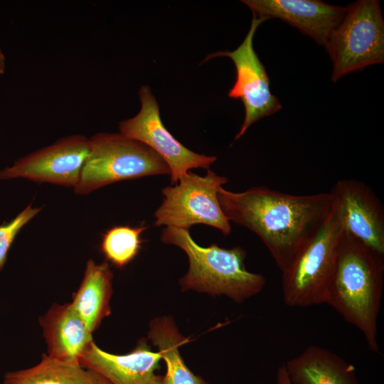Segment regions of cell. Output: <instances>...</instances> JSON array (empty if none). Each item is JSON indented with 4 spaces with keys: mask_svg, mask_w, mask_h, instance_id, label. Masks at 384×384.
I'll list each match as a JSON object with an SVG mask.
<instances>
[{
    "mask_svg": "<svg viewBox=\"0 0 384 384\" xmlns=\"http://www.w3.org/2000/svg\"><path fill=\"white\" fill-rule=\"evenodd\" d=\"M220 208L229 221L255 233L282 272L331 212V192L293 195L265 186L242 192L221 187Z\"/></svg>",
    "mask_w": 384,
    "mask_h": 384,
    "instance_id": "obj_1",
    "label": "cell"
},
{
    "mask_svg": "<svg viewBox=\"0 0 384 384\" xmlns=\"http://www.w3.org/2000/svg\"><path fill=\"white\" fill-rule=\"evenodd\" d=\"M383 284L384 254L342 230L325 304L361 331L373 353Z\"/></svg>",
    "mask_w": 384,
    "mask_h": 384,
    "instance_id": "obj_2",
    "label": "cell"
},
{
    "mask_svg": "<svg viewBox=\"0 0 384 384\" xmlns=\"http://www.w3.org/2000/svg\"><path fill=\"white\" fill-rule=\"evenodd\" d=\"M161 240L180 247L188 257V272L179 279L183 291L225 295L240 303L260 293L265 285L262 274L246 269V251L240 246L230 249L215 244L201 247L193 240L189 230L174 226L163 230Z\"/></svg>",
    "mask_w": 384,
    "mask_h": 384,
    "instance_id": "obj_3",
    "label": "cell"
},
{
    "mask_svg": "<svg viewBox=\"0 0 384 384\" xmlns=\"http://www.w3.org/2000/svg\"><path fill=\"white\" fill-rule=\"evenodd\" d=\"M342 230L333 203L324 223L282 272L286 305L308 307L325 304Z\"/></svg>",
    "mask_w": 384,
    "mask_h": 384,
    "instance_id": "obj_4",
    "label": "cell"
},
{
    "mask_svg": "<svg viewBox=\"0 0 384 384\" xmlns=\"http://www.w3.org/2000/svg\"><path fill=\"white\" fill-rule=\"evenodd\" d=\"M89 141L90 154L74 188L78 194H88L121 181L171 174L153 149L122 133H98Z\"/></svg>",
    "mask_w": 384,
    "mask_h": 384,
    "instance_id": "obj_5",
    "label": "cell"
},
{
    "mask_svg": "<svg viewBox=\"0 0 384 384\" xmlns=\"http://www.w3.org/2000/svg\"><path fill=\"white\" fill-rule=\"evenodd\" d=\"M333 63L331 80L384 62V21L378 0H358L330 36L326 47Z\"/></svg>",
    "mask_w": 384,
    "mask_h": 384,
    "instance_id": "obj_6",
    "label": "cell"
},
{
    "mask_svg": "<svg viewBox=\"0 0 384 384\" xmlns=\"http://www.w3.org/2000/svg\"><path fill=\"white\" fill-rule=\"evenodd\" d=\"M179 182L162 189L164 197L154 212V225L189 230L191 226L201 223L220 230L225 235H229L230 223L218 199V192L228 178L209 169L204 176L190 171Z\"/></svg>",
    "mask_w": 384,
    "mask_h": 384,
    "instance_id": "obj_7",
    "label": "cell"
},
{
    "mask_svg": "<svg viewBox=\"0 0 384 384\" xmlns=\"http://www.w3.org/2000/svg\"><path fill=\"white\" fill-rule=\"evenodd\" d=\"M139 95L141 109L137 115L119 124L120 133L146 144L157 153L170 169L171 184H177L191 169H209L217 157L188 149L168 131L149 86L141 87Z\"/></svg>",
    "mask_w": 384,
    "mask_h": 384,
    "instance_id": "obj_8",
    "label": "cell"
},
{
    "mask_svg": "<svg viewBox=\"0 0 384 384\" xmlns=\"http://www.w3.org/2000/svg\"><path fill=\"white\" fill-rule=\"evenodd\" d=\"M265 21L264 18L253 16L245 39L235 50L212 53L205 59L206 61L214 57L225 56L230 58L235 65L236 80L228 96L240 99L245 107V119L235 140L243 136L252 124L282 109L278 98L270 90L268 75L253 47L255 32Z\"/></svg>",
    "mask_w": 384,
    "mask_h": 384,
    "instance_id": "obj_9",
    "label": "cell"
},
{
    "mask_svg": "<svg viewBox=\"0 0 384 384\" xmlns=\"http://www.w3.org/2000/svg\"><path fill=\"white\" fill-rule=\"evenodd\" d=\"M89 154V139L80 134L68 136L0 171V179L23 178L75 188Z\"/></svg>",
    "mask_w": 384,
    "mask_h": 384,
    "instance_id": "obj_10",
    "label": "cell"
},
{
    "mask_svg": "<svg viewBox=\"0 0 384 384\" xmlns=\"http://www.w3.org/2000/svg\"><path fill=\"white\" fill-rule=\"evenodd\" d=\"M330 192L343 230L384 254V208L371 188L358 180L341 179Z\"/></svg>",
    "mask_w": 384,
    "mask_h": 384,
    "instance_id": "obj_11",
    "label": "cell"
},
{
    "mask_svg": "<svg viewBox=\"0 0 384 384\" xmlns=\"http://www.w3.org/2000/svg\"><path fill=\"white\" fill-rule=\"evenodd\" d=\"M257 18H279L327 46L333 31L343 19L346 7L319 0H244Z\"/></svg>",
    "mask_w": 384,
    "mask_h": 384,
    "instance_id": "obj_12",
    "label": "cell"
},
{
    "mask_svg": "<svg viewBox=\"0 0 384 384\" xmlns=\"http://www.w3.org/2000/svg\"><path fill=\"white\" fill-rule=\"evenodd\" d=\"M162 359L159 351H151L145 340L124 355L110 353L94 342L81 356L82 366L92 369L112 384H161L162 376L156 371Z\"/></svg>",
    "mask_w": 384,
    "mask_h": 384,
    "instance_id": "obj_13",
    "label": "cell"
},
{
    "mask_svg": "<svg viewBox=\"0 0 384 384\" xmlns=\"http://www.w3.org/2000/svg\"><path fill=\"white\" fill-rule=\"evenodd\" d=\"M47 344V356L74 364L94 343L92 334L71 303L54 304L39 319Z\"/></svg>",
    "mask_w": 384,
    "mask_h": 384,
    "instance_id": "obj_14",
    "label": "cell"
},
{
    "mask_svg": "<svg viewBox=\"0 0 384 384\" xmlns=\"http://www.w3.org/2000/svg\"><path fill=\"white\" fill-rule=\"evenodd\" d=\"M284 366L291 384H358L353 365L318 346L306 347Z\"/></svg>",
    "mask_w": 384,
    "mask_h": 384,
    "instance_id": "obj_15",
    "label": "cell"
},
{
    "mask_svg": "<svg viewBox=\"0 0 384 384\" xmlns=\"http://www.w3.org/2000/svg\"><path fill=\"white\" fill-rule=\"evenodd\" d=\"M113 273L106 260L100 264L87 261L83 278L70 302L92 334L111 314Z\"/></svg>",
    "mask_w": 384,
    "mask_h": 384,
    "instance_id": "obj_16",
    "label": "cell"
},
{
    "mask_svg": "<svg viewBox=\"0 0 384 384\" xmlns=\"http://www.w3.org/2000/svg\"><path fill=\"white\" fill-rule=\"evenodd\" d=\"M3 384H112L99 373L43 353L36 366L6 373Z\"/></svg>",
    "mask_w": 384,
    "mask_h": 384,
    "instance_id": "obj_17",
    "label": "cell"
},
{
    "mask_svg": "<svg viewBox=\"0 0 384 384\" xmlns=\"http://www.w3.org/2000/svg\"><path fill=\"white\" fill-rule=\"evenodd\" d=\"M148 337L157 346L166 363V372L161 384H209L201 376L195 375L183 361L179 348L187 342L174 321L169 316L152 320Z\"/></svg>",
    "mask_w": 384,
    "mask_h": 384,
    "instance_id": "obj_18",
    "label": "cell"
},
{
    "mask_svg": "<svg viewBox=\"0 0 384 384\" xmlns=\"http://www.w3.org/2000/svg\"><path fill=\"white\" fill-rule=\"evenodd\" d=\"M146 229L144 225L112 227L102 235L101 252L114 266L125 267L137 255L142 243L141 235Z\"/></svg>",
    "mask_w": 384,
    "mask_h": 384,
    "instance_id": "obj_19",
    "label": "cell"
},
{
    "mask_svg": "<svg viewBox=\"0 0 384 384\" xmlns=\"http://www.w3.org/2000/svg\"><path fill=\"white\" fill-rule=\"evenodd\" d=\"M41 210V208H33L29 204L11 221L0 225V271L17 234Z\"/></svg>",
    "mask_w": 384,
    "mask_h": 384,
    "instance_id": "obj_20",
    "label": "cell"
},
{
    "mask_svg": "<svg viewBox=\"0 0 384 384\" xmlns=\"http://www.w3.org/2000/svg\"><path fill=\"white\" fill-rule=\"evenodd\" d=\"M276 384H291L284 364H282L277 369Z\"/></svg>",
    "mask_w": 384,
    "mask_h": 384,
    "instance_id": "obj_21",
    "label": "cell"
},
{
    "mask_svg": "<svg viewBox=\"0 0 384 384\" xmlns=\"http://www.w3.org/2000/svg\"><path fill=\"white\" fill-rule=\"evenodd\" d=\"M5 70V57L0 48V75H3Z\"/></svg>",
    "mask_w": 384,
    "mask_h": 384,
    "instance_id": "obj_22",
    "label": "cell"
}]
</instances>
